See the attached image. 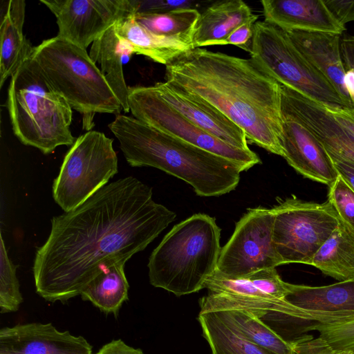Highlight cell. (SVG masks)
Returning a JSON list of instances; mask_svg holds the SVG:
<instances>
[{
	"label": "cell",
	"instance_id": "ffe728a7",
	"mask_svg": "<svg viewBox=\"0 0 354 354\" xmlns=\"http://www.w3.org/2000/svg\"><path fill=\"white\" fill-rule=\"evenodd\" d=\"M257 17L241 0L216 1L200 14L194 33L193 47L224 45L236 28Z\"/></svg>",
	"mask_w": 354,
	"mask_h": 354
},
{
	"label": "cell",
	"instance_id": "e0dca14e",
	"mask_svg": "<svg viewBox=\"0 0 354 354\" xmlns=\"http://www.w3.org/2000/svg\"><path fill=\"white\" fill-rule=\"evenodd\" d=\"M286 300L309 313V322H330L354 316V278L322 286L290 283Z\"/></svg>",
	"mask_w": 354,
	"mask_h": 354
},
{
	"label": "cell",
	"instance_id": "60d3db41",
	"mask_svg": "<svg viewBox=\"0 0 354 354\" xmlns=\"http://www.w3.org/2000/svg\"><path fill=\"white\" fill-rule=\"evenodd\" d=\"M95 354H144L140 348L127 345L122 339H115L104 344Z\"/></svg>",
	"mask_w": 354,
	"mask_h": 354
},
{
	"label": "cell",
	"instance_id": "7c38bea8",
	"mask_svg": "<svg viewBox=\"0 0 354 354\" xmlns=\"http://www.w3.org/2000/svg\"><path fill=\"white\" fill-rule=\"evenodd\" d=\"M55 15L57 37L86 49L118 21L139 11L138 0H40Z\"/></svg>",
	"mask_w": 354,
	"mask_h": 354
},
{
	"label": "cell",
	"instance_id": "8992f818",
	"mask_svg": "<svg viewBox=\"0 0 354 354\" xmlns=\"http://www.w3.org/2000/svg\"><path fill=\"white\" fill-rule=\"evenodd\" d=\"M32 57L54 88L82 115L83 129L91 131L96 113L123 111L86 49L55 36L35 46Z\"/></svg>",
	"mask_w": 354,
	"mask_h": 354
},
{
	"label": "cell",
	"instance_id": "f35d334b",
	"mask_svg": "<svg viewBox=\"0 0 354 354\" xmlns=\"http://www.w3.org/2000/svg\"><path fill=\"white\" fill-rule=\"evenodd\" d=\"M328 154L337 174L354 191V164L330 153Z\"/></svg>",
	"mask_w": 354,
	"mask_h": 354
},
{
	"label": "cell",
	"instance_id": "7a4b0ae2",
	"mask_svg": "<svg viewBox=\"0 0 354 354\" xmlns=\"http://www.w3.org/2000/svg\"><path fill=\"white\" fill-rule=\"evenodd\" d=\"M165 82L220 111L250 142L283 157L281 84L250 58L195 48L166 66Z\"/></svg>",
	"mask_w": 354,
	"mask_h": 354
},
{
	"label": "cell",
	"instance_id": "1f68e13d",
	"mask_svg": "<svg viewBox=\"0 0 354 354\" xmlns=\"http://www.w3.org/2000/svg\"><path fill=\"white\" fill-rule=\"evenodd\" d=\"M304 330H316L318 337L331 347L354 352V316L330 322L313 323Z\"/></svg>",
	"mask_w": 354,
	"mask_h": 354
},
{
	"label": "cell",
	"instance_id": "8fae6325",
	"mask_svg": "<svg viewBox=\"0 0 354 354\" xmlns=\"http://www.w3.org/2000/svg\"><path fill=\"white\" fill-rule=\"evenodd\" d=\"M274 222L272 208L248 209L221 248L216 270L237 278L283 265L273 242Z\"/></svg>",
	"mask_w": 354,
	"mask_h": 354
},
{
	"label": "cell",
	"instance_id": "2e32d148",
	"mask_svg": "<svg viewBox=\"0 0 354 354\" xmlns=\"http://www.w3.org/2000/svg\"><path fill=\"white\" fill-rule=\"evenodd\" d=\"M282 118L283 158L304 177L329 187L338 174L325 149L299 123L283 114Z\"/></svg>",
	"mask_w": 354,
	"mask_h": 354
},
{
	"label": "cell",
	"instance_id": "4dcf8cb0",
	"mask_svg": "<svg viewBox=\"0 0 354 354\" xmlns=\"http://www.w3.org/2000/svg\"><path fill=\"white\" fill-rule=\"evenodd\" d=\"M23 302L17 277V266L10 259L0 234V312H16Z\"/></svg>",
	"mask_w": 354,
	"mask_h": 354
},
{
	"label": "cell",
	"instance_id": "603a6c76",
	"mask_svg": "<svg viewBox=\"0 0 354 354\" xmlns=\"http://www.w3.org/2000/svg\"><path fill=\"white\" fill-rule=\"evenodd\" d=\"M204 288L212 293L278 299H285L290 292L289 283L281 279L275 268L237 278L226 277L216 270L207 279Z\"/></svg>",
	"mask_w": 354,
	"mask_h": 354
},
{
	"label": "cell",
	"instance_id": "44dd1931",
	"mask_svg": "<svg viewBox=\"0 0 354 354\" xmlns=\"http://www.w3.org/2000/svg\"><path fill=\"white\" fill-rule=\"evenodd\" d=\"M26 1L10 0L0 26V88L32 57L34 47L24 32Z\"/></svg>",
	"mask_w": 354,
	"mask_h": 354
},
{
	"label": "cell",
	"instance_id": "4fadbf2b",
	"mask_svg": "<svg viewBox=\"0 0 354 354\" xmlns=\"http://www.w3.org/2000/svg\"><path fill=\"white\" fill-rule=\"evenodd\" d=\"M281 113L307 129L333 155L354 164V136L322 103L281 84Z\"/></svg>",
	"mask_w": 354,
	"mask_h": 354
},
{
	"label": "cell",
	"instance_id": "836d02e7",
	"mask_svg": "<svg viewBox=\"0 0 354 354\" xmlns=\"http://www.w3.org/2000/svg\"><path fill=\"white\" fill-rule=\"evenodd\" d=\"M294 354H354V352L335 349L319 337L304 335L290 341Z\"/></svg>",
	"mask_w": 354,
	"mask_h": 354
},
{
	"label": "cell",
	"instance_id": "7402d4cb",
	"mask_svg": "<svg viewBox=\"0 0 354 354\" xmlns=\"http://www.w3.org/2000/svg\"><path fill=\"white\" fill-rule=\"evenodd\" d=\"M88 54L94 63L100 64V69L120 102L123 111H130L129 86L123 74L124 57L134 54L130 44L118 35L113 25L91 44Z\"/></svg>",
	"mask_w": 354,
	"mask_h": 354
},
{
	"label": "cell",
	"instance_id": "52a82bcc",
	"mask_svg": "<svg viewBox=\"0 0 354 354\" xmlns=\"http://www.w3.org/2000/svg\"><path fill=\"white\" fill-rule=\"evenodd\" d=\"M250 54L253 62L280 84L329 106H354L304 56L288 33L274 25L255 22Z\"/></svg>",
	"mask_w": 354,
	"mask_h": 354
},
{
	"label": "cell",
	"instance_id": "74e56055",
	"mask_svg": "<svg viewBox=\"0 0 354 354\" xmlns=\"http://www.w3.org/2000/svg\"><path fill=\"white\" fill-rule=\"evenodd\" d=\"M323 106L328 113L354 136V106L351 108Z\"/></svg>",
	"mask_w": 354,
	"mask_h": 354
},
{
	"label": "cell",
	"instance_id": "ab89813d",
	"mask_svg": "<svg viewBox=\"0 0 354 354\" xmlns=\"http://www.w3.org/2000/svg\"><path fill=\"white\" fill-rule=\"evenodd\" d=\"M339 47L345 71L354 69V35H345L340 39Z\"/></svg>",
	"mask_w": 354,
	"mask_h": 354
},
{
	"label": "cell",
	"instance_id": "484cf974",
	"mask_svg": "<svg viewBox=\"0 0 354 354\" xmlns=\"http://www.w3.org/2000/svg\"><path fill=\"white\" fill-rule=\"evenodd\" d=\"M199 304L200 313L241 310L260 319L269 313H277L288 315L299 322H306L307 317L306 312L292 305L286 299L209 292L200 299Z\"/></svg>",
	"mask_w": 354,
	"mask_h": 354
},
{
	"label": "cell",
	"instance_id": "d6a6232c",
	"mask_svg": "<svg viewBox=\"0 0 354 354\" xmlns=\"http://www.w3.org/2000/svg\"><path fill=\"white\" fill-rule=\"evenodd\" d=\"M328 187L327 201L339 221L354 230V191L339 175Z\"/></svg>",
	"mask_w": 354,
	"mask_h": 354
},
{
	"label": "cell",
	"instance_id": "d6986e66",
	"mask_svg": "<svg viewBox=\"0 0 354 354\" xmlns=\"http://www.w3.org/2000/svg\"><path fill=\"white\" fill-rule=\"evenodd\" d=\"M304 56L322 72L345 97L349 98L340 53V35L300 30L286 31Z\"/></svg>",
	"mask_w": 354,
	"mask_h": 354
},
{
	"label": "cell",
	"instance_id": "b9f144b4",
	"mask_svg": "<svg viewBox=\"0 0 354 354\" xmlns=\"http://www.w3.org/2000/svg\"><path fill=\"white\" fill-rule=\"evenodd\" d=\"M344 84L351 100L354 97V69L346 71Z\"/></svg>",
	"mask_w": 354,
	"mask_h": 354
},
{
	"label": "cell",
	"instance_id": "8d00e7d4",
	"mask_svg": "<svg viewBox=\"0 0 354 354\" xmlns=\"http://www.w3.org/2000/svg\"><path fill=\"white\" fill-rule=\"evenodd\" d=\"M192 1H140L139 11L166 12L180 8H193Z\"/></svg>",
	"mask_w": 354,
	"mask_h": 354
},
{
	"label": "cell",
	"instance_id": "83f0119b",
	"mask_svg": "<svg viewBox=\"0 0 354 354\" xmlns=\"http://www.w3.org/2000/svg\"><path fill=\"white\" fill-rule=\"evenodd\" d=\"M227 326L248 341L277 354H294L293 345L259 317L241 310L214 312Z\"/></svg>",
	"mask_w": 354,
	"mask_h": 354
},
{
	"label": "cell",
	"instance_id": "f1b7e54d",
	"mask_svg": "<svg viewBox=\"0 0 354 354\" xmlns=\"http://www.w3.org/2000/svg\"><path fill=\"white\" fill-rule=\"evenodd\" d=\"M200 14L193 8L160 12L138 11L133 17L139 24L156 35L178 39L193 46L194 33Z\"/></svg>",
	"mask_w": 354,
	"mask_h": 354
},
{
	"label": "cell",
	"instance_id": "cb8c5ba5",
	"mask_svg": "<svg viewBox=\"0 0 354 354\" xmlns=\"http://www.w3.org/2000/svg\"><path fill=\"white\" fill-rule=\"evenodd\" d=\"M133 16L118 21L115 27L118 35L130 44L134 54L144 55L167 66L183 53L194 48L192 44L180 39L149 31L139 24Z\"/></svg>",
	"mask_w": 354,
	"mask_h": 354
},
{
	"label": "cell",
	"instance_id": "5bb4252c",
	"mask_svg": "<svg viewBox=\"0 0 354 354\" xmlns=\"http://www.w3.org/2000/svg\"><path fill=\"white\" fill-rule=\"evenodd\" d=\"M82 336L60 331L51 323L20 324L0 330V354H92Z\"/></svg>",
	"mask_w": 354,
	"mask_h": 354
},
{
	"label": "cell",
	"instance_id": "30bf717a",
	"mask_svg": "<svg viewBox=\"0 0 354 354\" xmlns=\"http://www.w3.org/2000/svg\"><path fill=\"white\" fill-rule=\"evenodd\" d=\"M128 104L133 116L158 130L228 159L244 171L261 163L251 149H238L214 137L165 102L153 86L129 87Z\"/></svg>",
	"mask_w": 354,
	"mask_h": 354
},
{
	"label": "cell",
	"instance_id": "9c48e42d",
	"mask_svg": "<svg viewBox=\"0 0 354 354\" xmlns=\"http://www.w3.org/2000/svg\"><path fill=\"white\" fill-rule=\"evenodd\" d=\"M272 209L273 242L282 264L311 266L315 254L339 223L328 201L317 203L291 197Z\"/></svg>",
	"mask_w": 354,
	"mask_h": 354
},
{
	"label": "cell",
	"instance_id": "f546056e",
	"mask_svg": "<svg viewBox=\"0 0 354 354\" xmlns=\"http://www.w3.org/2000/svg\"><path fill=\"white\" fill-rule=\"evenodd\" d=\"M198 319L212 354H277L244 339L223 323L214 312L199 313Z\"/></svg>",
	"mask_w": 354,
	"mask_h": 354
},
{
	"label": "cell",
	"instance_id": "4316f807",
	"mask_svg": "<svg viewBox=\"0 0 354 354\" xmlns=\"http://www.w3.org/2000/svg\"><path fill=\"white\" fill-rule=\"evenodd\" d=\"M125 263L115 262L104 266L83 289L80 296L102 312L117 317L129 299V285L124 272Z\"/></svg>",
	"mask_w": 354,
	"mask_h": 354
},
{
	"label": "cell",
	"instance_id": "d590c367",
	"mask_svg": "<svg viewBox=\"0 0 354 354\" xmlns=\"http://www.w3.org/2000/svg\"><path fill=\"white\" fill-rule=\"evenodd\" d=\"M324 3L342 25L354 21V0H324Z\"/></svg>",
	"mask_w": 354,
	"mask_h": 354
},
{
	"label": "cell",
	"instance_id": "ac0fdd59",
	"mask_svg": "<svg viewBox=\"0 0 354 354\" xmlns=\"http://www.w3.org/2000/svg\"><path fill=\"white\" fill-rule=\"evenodd\" d=\"M264 21L285 31L341 35L346 30L323 0H262Z\"/></svg>",
	"mask_w": 354,
	"mask_h": 354
},
{
	"label": "cell",
	"instance_id": "3957f363",
	"mask_svg": "<svg viewBox=\"0 0 354 354\" xmlns=\"http://www.w3.org/2000/svg\"><path fill=\"white\" fill-rule=\"evenodd\" d=\"M109 128L131 167H151L191 185L199 196H219L238 185V164L173 137L133 116L116 115Z\"/></svg>",
	"mask_w": 354,
	"mask_h": 354
},
{
	"label": "cell",
	"instance_id": "277c9868",
	"mask_svg": "<svg viewBox=\"0 0 354 354\" xmlns=\"http://www.w3.org/2000/svg\"><path fill=\"white\" fill-rule=\"evenodd\" d=\"M220 239L215 218L205 214H195L174 225L149 257L150 283L178 297L204 288L217 269Z\"/></svg>",
	"mask_w": 354,
	"mask_h": 354
},
{
	"label": "cell",
	"instance_id": "9a60e30c",
	"mask_svg": "<svg viewBox=\"0 0 354 354\" xmlns=\"http://www.w3.org/2000/svg\"><path fill=\"white\" fill-rule=\"evenodd\" d=\"M153 87L165 102L205 131L228 145L250 149L244 131L216 108L167 82Z\"/></svg>",
	"mask_w": 354,
	"mask_h": 354
},
{
	"label": "cell",
	"instance_id": "5b68a950",
	"mask_svg": "<svg viewBox=\"0 0 354 354\" xmlns=\"http://www.w3.org/2000/svg\"><path fill=\"white\" fill-rule=\"evenodd\" d=\"M6 104L14 134L23 145L48 154L75 142L72 108L32 57L10 77Z\"/></svg>",
	"mask_w": 354,
	"mask_h": 354
},
{
	"label": "cell",
	"instance_id": "ba28073f",
	"mask_svg": "<svg viewBox=\"0 0 354 354\" xmlns=\"http://www.w3.org/2000/svg\"><path fill=\"white\" fill-rule=\"evenodd\" d=\"M113 140L88 131L76 138L53 183V197L64 212L84 203L118 171Z\"/></svg>",
	"mask_w": 354,
	"mask_h": 354
},
{
	"label": "cell",
	"instance_id": "6da1fadb",
	"mask_svg": "<svg viewBox=\"0 0 354 354\" xmlns=\"http://www.w3.org/2000/svg\"><path fill=\"white\" fill-rule=\"evenodd\" d=\"M133 176L106 185L74 209L53 217L32 266L37 293L48 301L77 295L106 266L145 250L176 214Z\"/></svg>",
	"mask_w": 354,
	"mask_h": 354
},
{
	"label": "cell",
	"instance_id": "d4e9b609",
	"mask_svg": "<svg viewBox=\"0 0 354 354\" xmlns=\"http://www.w3.org/2000/svg\"><path fill=\"white\" fill-rule=\"evenodd\" d=\"M311 266L339 281L353 279L354 230L339 221L315 254Z\"/></svg>",
	"mask_w": 354,
	"mask_h": 354
},
{
	"label": "cell",
	"instance_id": "e575fe53",
	"mask_svg": "<svg viewBox=\"0 0 354 354\" xmlns=\"http://www.w3.org/2000/svg\"><path fill=\"white\" fill-rule=\"evenodd\" d=\"M258 17L236 28L225 40L224 45L232 44L250 53L254 35V25Z\"/></svg>",
	"mask_w": 354,
	"mask_h": 354
}]
</instances>
